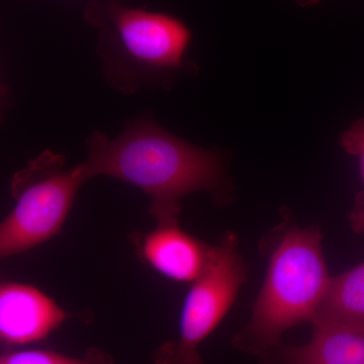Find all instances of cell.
<instances>
[{
  "label": "cell",
  "instance_id": "cell-2",
  "mask_svg": "<svg viewBox=\"0 0 364 364\" xmlns=\"http://www.w3.org/2000/svg\"><path fill=\"white\" fill-rule=\"evenodd\" d=\"M85 18L100 28L98 55L107 82L124 95L156 82L184 64L191 33L170 14L93 2Z\"/></svg>",
  "mask_w": 364,
  "mask_h": 364
},
{
  "label": "cell",
  "instance_id": "cell-3",
  "mask_svg": "<svg viewBox=\"0 0 364 364\" xmlns=\"http://www.w3.org/2000/svg\"><path fill=\"white\" fill-rule=\"evenodd\" d=\"M330 279L320 232L314 228L287 232L273 252L250 323L235 343L257 353L279 343L287 330L312 321Z\"/></svg>",
  "mask_w": 364,
  "mask_h": 364
},
{
  "label": "cell",
  "instance_id": "cell-6",
  "mask_svg": "<svg viewBox=\"0 0 364 364\" xmlns=\"http://www.w3.org/2000/svg\"><path fill=\"white\" fill-rule=\"evenodd\" d=\"M68 314L51 298L28 284L0 282V340L11 345L41 341Z\"/></svg>",
  "mask_w": 364,
  "mask_h": 364
},
{
  "label": "cell",
  "instance_id": "cell-14",
  "mask_svg": "<svg viewBox=\"0 0 364 364\" xmlns=\"http://www.w3.org/2000/svg\"><path fill=\"white\" fill-rule=\"evenodd\" d=\"M4 97H6V90H4V85L0 82V105L4 102Z\"/></svg>",
  "mask_w": 364,
  "mask_h": 364
},
{
  "label": "cell",
  "instance_id": "cell-10",
  "mask_svg": "<svg viewBox=\"0 0 364 364\" xmlns=\"http://www.w3.org/2000/svg\"><path fill=\"white\" fill-rule=\"evenodd\" d=\"M0 364H112L100 351H90L83 358H70L47 350H21L0 354Z\"/></svg>",
  "mask_w": 364,
  "mask_h": 364
},
{
  "label": "cell",
  "instance_id": "cell-12",
  "mask_svg": "<svg viewBox=\"0 0 364 364\" xmlns=\"http://www.w3.org/2000/svg\"><path fill=\"white\" fill-rule=\"evenodd\" d=\"M350 221L356 232L364 233V193H360L358 196L355 208L351 213Z\"/></svg>",
  "mask_w": 364,
  "mask_h": 364
},
{
  "label": "cell",
  "instance_id": "cell-5",
  "mask_svg": "<svg viewBox=\"0 0 364 364\" xmlns=\"http://www.w3.org/2000/svg\"><path fill=\"white\" fill-rule=\"evenodd\" d=\"M246 277L235 235L210 247L205 270L189 289L181 320L178 343H169L156 355V364H202L198 348L233 306Z\"/></svg>",
  "mask_w": 364,
  "mask_h": 364
},
{
  "label": "cell",
  "instance_id": "cell-9",
  "mask_svg": "<svg viewBox=\"0 0 364 364\" xmlns=\"http://www.w3.org/2000/svg\"><path fill=\"white\" fill-rule=\"evenodd\" d=\"M312 322L315 327L341 326L364 331V262L330 279Z\"/></svg>",
  "mask_w": 364,
  "mask_h": 364
},
{
  "label": "cell",
  "instance_id": "cell-7",
  "mask_svg": "<svg viewBox=\"0 0 364 364\" xmlns=\"http://www.w3.org/2000/svg\"><path fill=\"white\" fill-rule=\"evenodd\" d=\"M140 250L146 262L164 277L193 282L205 270L210 247L172 224L158 225L144 237Z\"/></svg>",
  "mask_w": 364,
  "mask_h": 364
},
{
  "label": "cell",
  "instance_id": "cell-1",
  "mask_svg": "<svg viewBox=\"0 0 364 364\" xmlns=\"http://www.w3.org/2000/svg\"><path fill=\"white\" fill-rule=\"evenodd\" d=\"M87 148L81 163L86 181L107 176L142 189L152 198L150 212L158 225L178 224L183 196L222 188L217 154L171 135L149 119L129 122L116 138L95 132Z\"/></svg>",
  "mask_w": 364,
  "mask_h": 364
},
{
  "label": "cell",
  "instance_id": "cell-11",
  "mask_svg": "<svg viewBox=\"0 0 364 364\" xmlns=\"http://www.w3.org/2000/svg\"><path fill=\"white\" fill-rule=\"evenodd\" d=\"M341 144L347 152L360 157L364 176V119L342 134Z\"/></svg>",
  "mask_w": 364,
  "mask_h": 364
},
{
  "label": "cell",
  "instance_id": "cell-8",
  "mask_svg": "<svg viewBox=\"0 0 364 364\" xmlns=\"http://www.w3.org/2000/svg\"><path fill=\"white\" fill-rule=\"evenodd\" d=\"M287 364H364V331L341 326L315 327L311 341L289 347Z\"/></svg>",
  "mask_w": 364,
  "mask_h": 364
},
{
  "label": "cell",
  "instance_id": "cell-13",
  "mask_svg": "<svg viewBox=\"0 0 364 364\" xmlns=\"http://www.w3.org/2000/svg\"><path fill=\"white\" fill-rule=\"evenodd\" d=\"M294 2L299 4V6L305 7V6H315V4H318L321 0H294Z\"/></svg>",
  "mask_w": 364,
  "mask_h": 364
},
{
  "label": "cell",
  "instance_id": "cell-4",
  "mask_svg": "<svg viewBox=\"0 0 364 364\" xmlns=\"http://www.w3.org/2000/svg\"><path fill=\"white\" fill-rule=\"evenodd\" d=\"M85 182L81 164L67 168L65 157L50 150L16 172L11 186L16 203L0 222V259L56 236Z\"/></svg>",
  "mask_w": 364,
  "mask_h": 364
}]
</instances>
